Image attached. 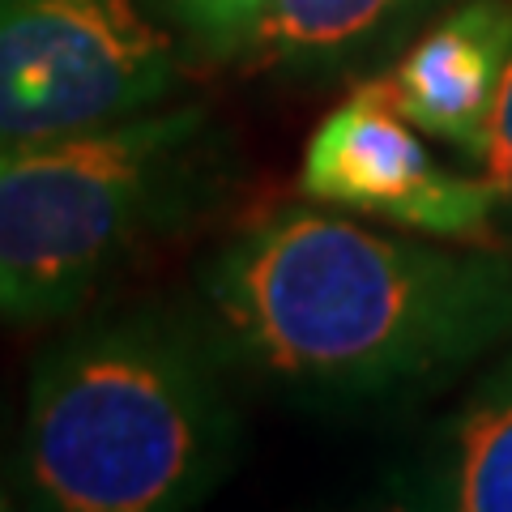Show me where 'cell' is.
I'll list each match as a JSON object with an SVG mask.
<instances>
[{
  "mask_svg": "<svg viewBox=\"0 0 512 512\" xmlns=\"http://www.w3.org/2000/svg\"><path fill=\"white\" fill-rule=\"evenodd\" d=\"M483 171L495 188V218H500V235L512 239V52L500 86V103H495V124H491V146L483 158Z\"/></svg>",
  "mask_w": 512,
  "mask_h": 512,
  "instance_id": "obj_10",
  "label": "cell"
},
{
  "mask_svg": "<svg viewBox=\"0 0 512 512\" xmlns=\"http://www.w3.org/2000/svg\"><path fill=\"white\" fill-rule=\"evenodd\" d=\"M192 308L231 372L303 410L427 397L512 338V256L278 205L205 256Z\"/></svg>",
  "mask_w": 512,
  "mask_h": 512,
  "instance_id": "obj_1",
  "label": "cell"
},
{
  "mask_svg": "<svg viewBox=\"0 0 512 512\" xmlns=\"http://www.w3.org/2000/svg\"><path fill=\"white\" fill-rule=\"evenodd\" d=\"M205 56L235 60L269 0H158Z\"/></svg>",
  "mask_w": 512,
  "mask_h": 512,
  "instance_id": "obj_9",
  "label": "cell"
},
{
  "mask_svg": "<svg viewBox=\"0 0 512 512\" xmlns=\"http://www.w3.org/2000/svg\"><path fill=\"white\" fill-rule=\"evenodd\" d=\"M512 52V0H461L414 39L389 82L402 116L483 167Z\"/></svg>",
  "mask_w": 512,
  "mask_h": 512,
  "instance_id": "obj_6",
  "label": "cell"
},
{
  "mask_svg": "<svg viewBox=\"0 0 512 512\" xmlns=\"http://www.w3.org/2000/svg\"><path fill=\"white\" fill-rule=\"evenodd\" d=\"M235 141L205 103L0 154V320H64L124 265L214 214Z\"/></svg>",
  "mask_w": 512,
  "mask_h": 512,
  "instance_id": "obj_3",
  "label": "cell"
},
{
  "mask_svg": "<svg viewBox=\"0 0 512 512\" xmlns=\"http://www.w3.org/2000/svg\"><path fill=\"white\" fill-rule=\"evenodd\" d=\"M239 376L197 308L133 303L60 329L26 380L22 500L43 512H180L231 474Z\"/></svg>",
  "mask_w": 512,
  "mask_h": 512,
  "instance_id": "obj_2",
  "label": "cell"
},
{
  "mask_svg": "<svg viewBox=\"0 0 512 512\" xmlns=\"http://www.w3.org/2000/svg\"><path fill=\"white\" fill-rule=\"evenodd\" d=\"M26 504L22 500V457H18V427L5 423L0 410V512Z\"/></svg>",
  "mask_w": 512,
  "mask_h": 512,
  "instance_id": "obj_11",
  "label": "cell"
},
{
  "mask_svg": "<svg viewBox=\"0 0 512 512\" xmlns=\"http://www.w3.org/2000/svg\"><path fill=\"white\" fill-rule=\"evenodd\" d=\"M389 491L406 508L512 512V338Z\"/></svg>",
  "mask_w": 512,
  "mask_h": 512,
  "instance_id": "obj_8",
  "label": "cell"
},
{
  "mask_svg": "<svg viewBox=\"0 0 512 512\" xmlns=\"http://www.w3.org/2000/svg\"><path fill=\"white\" fill-rule=\"evenodd\" d=\"M448 0H269L239 64L282 77H342L397 52Z\"/></svg>",
  "mask_w": 512,
  "mask_h": 512,
  "instance_id": "obj_7",
  "label": "cell"
},
{
  "mask_svg": "<svg viewBox=\"0 0 512 512\" xmlns=\"http://www.w3.org/2000/svg\"><path fill=\"white\" fill-rule=\"evenodd\" d=\"M175 77L141 0H0V154L154 111Z\"/></svg>",
  "mask_w": 512,
  "mask_h": 512,
  "instance_id": "obj_4",
  "label": "cell"
},
{
  "mask_svg": "<svg viewBox=\"0 0 512 512\" xmlns=\"http://www.w3.org/2000/svg\"><path fill=\"white\" fill-rule=\"evenodd\" d=\"M414 128L389 73L367 77L316 124L303 146L299 192L316 205L380 218L453 244H495V188L483 175L444 167Z\"/></svg>",
  "mask_w": 512,
  "mask_h": 512,
  "instance_id": "obj_5",
  "label": "cell"
}]
</instances>
